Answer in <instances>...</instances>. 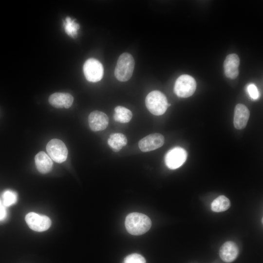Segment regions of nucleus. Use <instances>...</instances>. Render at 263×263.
<instances>
[{
	"instance_id": "f257e3e1",
	"label": "nucleus",
	"mask_w": 263,
	"mask_h": 263,
	"mask_svg": "<svg viewBox=\"0 0 263 263\" xmlns=\"http://www.w3.org/2000/svg\"><path fill=\"white\" fill-rule=\"evenodd\" d=\"M125 225L127 231L133 235H140L147 232L150 228L151 222L147 215L133 212L126 218Z\"/></svg>"
},
{
	"instance_id": "f03ea898",
	"label": "nucleus",
	"mask_w": 263,
	"mask_h": 263,
	"mask_svg": "<svg viewBox=\"0 0 263 263\" xmlns=\"http://www.w3.org/2000/svg\"><path fill=\"white\" fill-rule=\"evenodd\" d=\"M145 103L148 110L155 115L163 114L170 105L166 95L157 90L150 92L147 95Z\"/></svg>"
},
{
	"instance_id": "7ed1b4c3",
	"label": "nucleus",
	"mask_w": 263,
	"mask_h": 263,
	"mask_svg": "<svg viewBox=\"0 0 263 263\" xmlns=\"http://www.w3.org/2000/svg\"><path fill=\"white\" fill-rule=\"evenodd\" d=\"M134 65V60L130 54H122L117 60L114 70L116 78L121 82L128 81L132 75Z\"/></svg>"
},
{
	"instance_id": "20e7f679",
	"label": "nucleus",
	"mask_w": 263,
	"mask_h": 263,
	"mask_svg": "<svg viewBox=\"0 0 263 263\" xmlns=\"http://www.w3.org/2000/svg\"><path fill=\"white\" fill-rule=\"evenodd\" d=\"M196 88V82L195 79L189 75H183L176 79L174 91L178 96L186 98L194 94Z\"/></svg>"
},
{
	"instance_id": "39448f33",
	"label": "nucleus",
	"mask_w": 263,
	"mask_h": 263,
	"mask_svg": "<svg viewBox=\"0 0 263 263\" xmlns=\"http://www.w3.org/2000/svg\"><path fill=\"white\" fill-rule=\"evenodd\" d=\"M83 70L86 79L92 82L100 81L104 74L102 64L97 59L94 58H89L85 62Z\"/></svg>"
},
{
	"instance_id": "423d86ee",
	"label": "nucleus",
	"mask_w": 263,
	"mask_h": 263,
	"mask_svg": "<svg viewBox=\"0 0 263 263\" xmlns=\"http://www.w3.org/2000/svg\"><path fill=\"white\" fill-rule=\"evenodd\" d=\"M46 150L50 158L56 162H64L68 156V150L65 144L58 139L51 140L46 145Z\"/></svg>"
},
{
	"instance_id": "0eeeda50",
	"label": "nucleus",
	"mask_w": 263,
	"mask_h": 263,
	"mask_svg": "<svg viewBox=\"0 0 263 263\" xmlns=\"http://www.w3.org/2000/svg\"><path fill=\"white\" fill-rule=\"evenodd\" d=\"M187 156V152L184 149L176 147L167 152L165 156V162L168 168L175 169L184 164Z\"/></svg>"
},
{
	"instance_id": "6e6552de",
	"label": "nucleus",
	"mask_w": 263,
	"mask_h": 263,
	"mask_svg": "<svg viewBox=\"0 0 263 263\" xmlns=\"http://www.w3.org/2000/svg\"><path fill=\"white\" fill-rule=\"evenodd\" d=\"M25 219L28 226L33 230L38 232L45 231L51 225V221L48 217L35 212L28 213Z\"/></svg>"
},
{
	"instance_id": "1a4fd4ad",
	"label": "nucleus",
	"mask_w": 263,
	"mask_h": 263,
	"mask_svg": "<svg viewBox=\"0 0 263 263\" xmlns=\"http://www.w3.org/2000/svg\"><path fill=\"white\" fill-rule=\"evenodd\" d=\"M164 142L163 135L155 133L149 134L141 139L138 143V146L142 151L148 152L160 148L164 145Z\"/></svg>"
},
{
	"instance_id": "9d476101",
	"label": "nucleus",
	"mask_w": 263,
	"mask_h": 263,
	"mask_svg": "<svg viewBox=\"0 0 263 263\" xmlns=\"http://www.w3.org/2000/svg\"><path fill=\"white\" fill-rule=\"evenodd\" d=\"M109 118L104 113L94 111L88 116V122L90 129L94 132L105 130L109 124Z\"/></svg>"
},
{
	"instance_id": "9b49d317",
	"label": "nucleus",
	"mask_w": 263,
	"mask_h": 263,
	"mask_svg": "<svg viewBox=\"0 0 263 263\" xmlns=\"http://www.w3.org/2000/svg\"><path fill=\"white\" fill-rule=\"evenodd\" d=\"M250 116L248 109L243 104H238L234 109L233 123L235 128L241 130L245 127Z\"/></svg>"
},
{
	"instance_id": "f8f14e48",
	"label": "nucleus",
	"mask_w": 263,
	"mask_h": 263,
	"mask_svg": "<svg viewBox=\"0 0 263 263\" xmlns=\"http://www.w3.org/2000/svg\"><path fill=\"white\" fill-rule=\"evenodd\" d=\"M239 64L240 59L237 55L231 54L227 55L224 62L225 76L231 79L236 78L239 75Z\"/></svg>"
},
{
	"instance_id": "ddd939ff",
	"label": "nucleus",
	"mask_w": 263,
	"mask_h": 263,
	"mask_svg": "<svg viewBox=\"0 0 263 263\" xmlns=\"http://www.w3.org/2000/svg\"><path fill=\"white\" fill-rule=\"evenodd\" d=\"M239 248L233 242L227 241L220 247L219 255L221 259L226 263L233 262L238 257Z\"/></svg>"
},
{
	"instance_id": "4468645a",
	"label": "nucleus",
	"mask_w": 263,
	"mask_h": 263,
	"mask_svg": "<svg viewBox=\"0 0 263 263\" xmlns=\"http://www.w3.org/2000/svg\"><path fill=\"white\" fill-rule=\"evenodd\" d=\"M73 96L69 93H55L49 98L50 104L56 108L68 109L73 104Z\"/></svg>"
},
{
	"instance_id": "2eb2a0df",
	"label": "nucleus",
	"mask_w": 263,
	"mask_h": 263,
	"mask_svg": "<svg viewBox=\"0 0 263 263\" xmlns=\"http://www.w3.org/2000/svg\"><path fill=\"white\" fill-rule=\"evenodd\" d=\"M35 161L37 169L42 173H46L50 171L53 167L51 158L44 151H40L35 157Z\"/></svg>"
},
{
	"instance_id": "dca6fc26",
	"label": "nucleus",
	"mask_w": 263,
	"mask_h": 263,
	"mask_svg": "<svg viewBox=\"0 0 263 263\" xmlns=\"http://www.w3.org/2000/svg\"><path fill=\"white\" fill-rule=\"evenodd\" d=\"M127 144L126 137L121 133H112L108 139V144L115 152L119 151Z\"/></svg>"
},
{
	"instance_id": "f3484780",
	"label": "nucleus",
	"mask_w": 263,
	"mask_h": 263,
	"mask_svg": "<svg viewBox=\"0 0 263 263\" xmlns=\"http://www.w3.org/2000/svg\"><path fill=\"white\" fill-rule=\"evenodd\" d=\"M132 116V112L124 107L118 106L114 109L113 117L116 122L122 123H128L131 120Z\"/></svg>"
},
{
	"instance_id": "a211bd4d",
	"label": "nucleus",
	"mask_w": 263,
	"mask_h": 263,
	"mask_svg": "<svg viewBox=\"0 0 263 263\" xmlns=\"http://www.w3.org/2000/svg\"><path fill=\"white\" fill-rule=\"evenodd\" d=\"M229 200L224 195H220L216 198L211 204V208L214 212H222L229 208Z\"/></svg>"
},
{
	"instance_id": "6ab92c4d",
	"label": "nucleus",
	"mask_w": 263,
	"mask_h": 263,
	"mask_svg": "<svg viewBox=\"0 0 263 263\" xmlns=\"http://www.w3.org/2000/svg\"><path fill=\"white\" fill-rule=\"evenodd\" d=\"M63 26L65 32L72 38H75L77 35L79 29V25L74 19L67 17L63 21Z\"/></svg>"
},
{
	"instance_id": "aec40b11",
	"label": "nucleus",
	"mask_w": 263,
	"mask_h": 263,
	"mask_svg": "<svg viewBox=\"0 0 263 263\" xmlns=\"http://www.w3.org/2000/svg\"><path fill=\"white\" fill-rule=\"evenodd\" d=\"M18 199L17 194L14 191L7 189L2 194V203L4 207H9L16 203Z\"/></svg>"
},
{
	"instance_id": "412c9836",
	"label": "nucleus",
	"mask_w": 263,
	"mask_h": 263,
	"mask_svg": "<svg viewBox=\"0 0 263 263\" xmlns=\"http://www.w3.org/2000/svg\"><path fill=\"white\" fill-rule=\"evenodd\" d=\"M146 260L142 255L133 253L127 256L124 260L123 263H146Z\"/></svg>"
},
{
	"instance_id": "4be33fe9",
	"label": "nucleus",
	"mask_w": 263,
	"mask_h": 263,
	"mask_svg": "<svg viewBox=\"0 0 263 263\" xmlns=\"http://www.w3.org/2000/svg\"><path fill=\"white\" fill-rule=\"evenodd\" d=\"M247 91L250 96L253 99H256L259 97V92L256 86L251 84L247 87Z\"/></svg>"
},
{
	"instance_id": "5701e85b",
	"label": "nucleus",
	"mask_w": 263,
	"mask_h": 263,
	"mask_svg": "<svg viewBox=\"0 0 263 263\" xmlns=\"http://www.w3.org/2000/svg\"><path fill=\"white\" fill-rule=\"evenodd\" d=\"M7 216V211L5 207L2 204L1 200L0 199V221L4 220Z\"/></svg>"
}]
</instances>
